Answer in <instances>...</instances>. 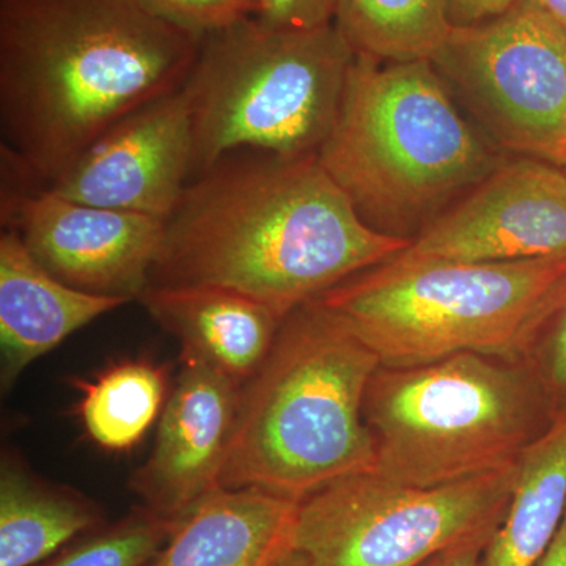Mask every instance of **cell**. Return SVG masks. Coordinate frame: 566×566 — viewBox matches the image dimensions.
Here are the masks:
<instances>
[{
  "instance_id": "obj_11",
  "label": "cell",
  "mask_w": 566,
  "mask_h": 566,
  "mask_svg": "<svg viewBox=\"0 0 566 566\" xmlns=\"http://www.w3.org/2000/svg\"><path fill=\"white\" fill-rule=\"evenodd\" d=\"M398 259L494 263L566 259V172L543 159L502 163Z\"/></svg>"
},
{
  "instance_id": "obj_13",
  "label": "cell",
  "mask_w": 566,
  "mask_h": 566,
  "mask_svg": "<svg viewBox=\"0 0 566 566\" xmlns=\"http://www.w3.org/2000/svg\"><path fill=\"white\" fill-rule=\"evenodd\" d=\"M181 363L151 455L132 482L148 510L175 521L221 488L241 395L240 385L199 357L182 353Z\"/></svg>"
},
{
  "instance_id": "obj_15",
  "label": "cell",
  "mask_w": 566,
  "mask_h": 566,
  "mask_svg": "<svg viewBox=\"0 0 566 566\" xmlns=\"http://www.w3.org/2000/svg\"><path fill=\"white\" fill-rule=\"evenodd\" d=\"M297 506L256 488H218L177 521L147 566H283Z\"/></svg>"
},
{
  "instance_id": "obj_24",
  "label": "cell",
  "mask_w": 566,
  "mask_h": 566,
  "mask_svg": "<svg viewBox=\"0 0 566 566\" xmlns=\"http://www.w3.org/2000/svg\"><path fill=\"white\" fill-rule=\"evenodd\" d=\"M517 2L521 0H446V6L453 28H465L502 17Z\"/></svg>"
},
{
  "instance_id": "obj_19",
  "label": "cell",
  "mask_w": 566,
  "mask_h": 566,
  "mask_svg": "<svg viewBox=\"0 0 566 566\" xmlns=\"http://www.w3.org/2000/svg\"><path fill=\"white\" fill-rule=\"evenodd\" d=\"M334 24L381 62L431 61L453 29L446 0H337Z\"/></svg>"
},
{
  "instance_id": "obj_28",
  "label": "cell",
  "mask_w": 566,
  "mask_h": 566,
  "mask_svg": "<svg viewBox=\"0 0 566 566\" xmlns=\"http://www.w3.org/2000/svg\"><path fill=\"white\" fill-rule=\"evenodd\" d=\"M534 2L566 31V0H534Z\"/></svg>"
},
{
  "instance_id": "obj_16",
  "label": "cell",
  "mask_w": 566,
  "mask_h": 566,
  "mask_svg": "<svg viewBox=\"0 0 566 566\" xmlns=\"http://www.w3.org/2000/svg\"><path fill=\"white\" fill-rule=\"evenodd\" d=\"M148 314L199 357L243 387L262 367L283 319L259 301L211 285H150Z\"/></svg>"
},
{
  "instance_id": "obj_12",
  "label": "cell",
  "mask_w": 566,
  "mask_h": 566,
  "mask_svg": "<svg viewBox=\"0 0 566 566\" xmlns=\"http://www.w3.org/2000/svg\"><path fill=\"white\" fill-rule=\"evenodd\" d=\"M192 156L182 85L115 123L50 188L76 202L166 221L191 181Z\"/></svg>"
},
{
  "instance_id": "obj_9",
  "label": "cell",
  "mask_w": 566,
  "mask_h": 566,
  "mask_svg": "<svg viewBox=\"0 0 566 566\" xmlns=\"http://www.w3.org/2000/svg\"><path fill=\"white\" fill-rule=\"evenodd\" d=\"M501 147L566 161V31L534 0L453 28L431 59Z\"/></svg>"
},
{
  "instance_id": "obj_21",
  "label": "cell",
  "mask_w": 566,
  "mask_h": 566,
  "mask_svg": "<svg viewBox=\"0 0 566 566\" xmlns=\"http://www.w3.org/2000/svg\"><path fill=\"white\" fill-rule=\"evenodd\" d=\"M177 521L144 506L36 566H147L166 545Z\"/></svg>"
},
{
  "instance_id": "obj_1",
  "label": "cell",
  "mask_w": 566,
  "mask_h": 566,
  "mask_svg": "<svg viewBox=\"0 0 566 566\" xmlns=\"http://www.w3.org/2000/svg\"><path fill=\"white\" fill-rule=\"evenodd\" d=\"M409 244L365 222L316 155L241 150L186 186L150 285L221 286L285 319Z\"/></svg>"
},
{
  "instance_id": "obj_7",
  "label": "cell",
  "mask_w": 566,
  "mask_h": 566,
  "mask_svg": "<svg viewBox=\"0 0 566 566\" xmlns=\"http://www.w3.org/2000/svg\"><path fill=\"white\" fill-rule=\"evenodd\" d=\"M364 416L376 474L433 488L515 464L531 442L532 397L512 363L461 353L417 367H379Z\"/></svg>"
},
{
  "instance_id": "obj_5",
  "label": "cell",
  "mask_w": 566,
  "mask_h": 566,
  "mask_svg": "<svg viewBox=\"0 0 566 566\" xmlns=\"http://www.w3.org/2000/svg\"><path fill=\"white\" fill-rule=\"evenodd\" d=\"M566 300V259L409 262L397 255L315 300L381 367L461 353L515 360Z\"/></svg>"
},
{
  "instance_id": "obj_14",
  "label": "cell",
  "mask_w": 566,
  "mask_h": 566,
  "mask_svg": "<svg viewBox=\"0 0 566 566\" xmlns=\"http://www.w3.org/2000/svg\"><path fill=\"white\" fill-rule=\"evenodd\" d=\"M129 301L73 289L29 252L17 233L0 237V349L2 389L39 357L93 319Z\"/></svg>"
},
{
  "instance_id": "obj_20",
  "label": "cell",
  "mask_w": 566,
  "mask_h": 566,
  "mask_svg": "<svg viewBox=\"0 0 566 566\" xmlns=\"http://www.w3.org/2000/svg\"><path fill=\"white\" fill-rule=\"evenodd\" d=\"M80 387L85 431L103 449L123 452L140 441L161 412L166 374L158 365L132 360Z\"/></svg>"
},
{
  "instance_id": "obj_30",
  "label": "cell",
  "mask_w": 566,
  "mask_h": 566,
  "mask_svg": "<svg viewBox=\"0 0 566 566\" xmlns=\"http://www.w3.org/2000/svg\"><path fill=\"white\" fill-rule=\"evenodd\" d=\"M564 167H565V172H566V161H565V164H564Z\"/></svg>"
},
{
  "instance_id": "obj_4",
  "label": "cell",
  "mask_w": 566,
  "mask_h": 566,
  "mask_svg": "<svg viewBox=\"0 0 566 566\" xmlns=\"http://www.w3.org/2000/svg\"><path fill=\"white\" fill-rule=\"evenodd\" d=\"M316 158L381 232L419 221L502 164L460 114L433 62L364 54L354 59L337 120Z\"/></svg>"
},
{
  "instance_id": "obj_6",
  "label": "cell",
  "mask_w": 566,
  "mask_h": 566,
  "mask_svg": "<svg viewBox=\"0 0 566 566\" xmlns=\"http://www.w3.org/2000/svg\"><path fill=\"white\" fill-rule=\"evenodd\" d=\"M354 59L335 24L281 31L252 17L203 36L185 84L192 178L234 151L316 155L337 120Z\"/></svg>"
},
{
  "instance_id": "obj_10",
  "label": "cell",
  "mask_w": 566,
  "mask_h": 566,
  "mask_svg": "<svg viewBox=\"0 0 566 566\" xmlns=\"http://www.w3.org/2000/svg\"><path fill=\"white\" fill-rule=\"evenodd\" d=\"M0 212L41 266L73 289L133 301L150 286L164 219L76 202L44 185H3Z\"/></svg>"
},
{
  "instance_id": "obj_23",
  "label": "cell",
  "mask_w": 566,
  "mask_h": 566,
  "mask_svg": "<svg viewBox=\"0 0 566 566\" xmlns=\"http://www.w3.org/2000/svg\"><path fill=\"white\" fill-rule=\"evenodd\" d=\"M337 0H260L256 20L281 31H314L334 24Z\"/></svg>"
},
{
  "instance_id": "obj_3",
  "label": "cell",
  "mask_w": 566,
  "mask_h": 566,
  "mask_svg": "<svg viewBox=\"0 0 566 566\" xmlns=\"http://www.w3.org/2000/svg\"><path fill=\"white\" fill-rule=\"evenodd\" d=\"M379 367V357L322 305L296 308L241 387L219 486L303 502L344 476L375 472L364 405Z\"/></svg>"
},
{
  "instance_id": "obj_2",
  "label": "cell",
  "mask_w": 566,
  "mask_h": 566,
  "mask_svg": "<svg viewBox=\"0 0 566 566\" xmlns=\"http://www.w3.org/2000/svg\"><path fill=\"white\" fill-rule=\"evenodd\" d=\"M200 44L134 0H0L2 153L52 185L115 123L181 88Z\"/></svg>"
},
{
  "instance_id": "obj_18",
  "label": "cell",
  "mask_w": 566,
  "mask_h": 566,
  "mask_svg": "<svg viewBox=\"0 0 566 566\" xmlns=\"http://www.w3.org/2000/svg\"><path fill=\"white\" fill-rule=\"evenodd\" d=\"M95 506L80 495L44 486L20 461L0 472V566H36L82 532L98 526Z\"/></svg>"
},
{
  "instance_id": "obj_8",
  "label": "cell",
  "mask_w": 566,
  "mask_h": 566,
  "mask_svg": "<svg viewBox=\"0 0 566 566\" xmlns=\"http://www.w3.org/2000/svg\"><path fill=\"white\" fill-rule=\"evenodd\" d=\"M515 474L516 463L433 488L376 472L344 476L300 502L293 557L305 566H422L460 543L493 535Z\"/></svg>"
},
{
  "instance_id": "obj_27",
  "label": "cell",
  "mask_w": 566,
  "mask_h": 566,
  "mask_svg": "<svg viewBox=\"0 0 566 566\" xmlns=\"http://www.w3.org/2000/svg\"><path fill=\"white\" fill-rule=\"evenodd\" d=\"M536 566H566V515L553 545L549 546V549L546 551L545 556Z\"/></svg>"
},
{
  "instance_id": "obj_26",
  "label": "cell",
  "mask_w": 566,
  "mask_h": 566,
  "mask_svg": "<svg viewBox=\"0 0 566 566\" xmlns=\"http://www.w3.org/2000/svg\"><path fill=\"white\" fill-rule=\"evenodd\" d=\"M549 375L554 385L566 387V300L551 342Z\"/></svg>"
},
{
  "instance_id": "obj_17",
  "label": "cell",
  "mask_w": 566,
  "mask_h": 566,
  "mask_svg": "<svg viewBox=\"0 0 566 566\" xmlns=\"http://www.w3.org/2000/svg\"><path fill=\"white\" fill-rule=\"evenodd\" d=\"M566 515V416L528 442L501 524L480 566H536Z\"/></svg>"
},
{
  "instance_id": "obj_25",
  "label": "cell",
  "mask_w": 566,
  "mask_h": 566,
  "mask_svg": "<svg viewBox=\"0 0 566 566\" xmlns=\"http://www.w3.org/2000/svg\"><path fill=\"white\" fill-rule=\"evenodd\" d=\"M491 535L476 536L428 560L422 566H480Z\"/></svg>"
},
{
  "instance_id": "obj_22",
  "label": "cell",
  "mask_w": 566,
  "mask_h": 566,
  "mask_svg": "<svg viewBox=\"0 0 566 566\" xmlns=\"http://www.w3.org/2000/svg\"><path fill=\"white\" fill-rule=\"evenodd\" d=\"M134 2L158 20L200 39L245 18L256 17L260 10V0H134Z\"/></svg>"
},
{
  "instance_id": "obj_29",
  "label": "cell",
  "mask_w": 566,
  "mask_h": 566,
  "mask_svg": "<svg viewBox=\"0 0 566 566\" xmlns=\"http://www.w3.org/2000/svg\"><path fill=\"white\" fill-rule=\"evenodd\" d=\"M283 566H305V565H304V564H301V562H300V560H297V558L292 557V558H290V560H289V562H286V564H285V565H283Z\"/></svg>"
}]
</instances>
